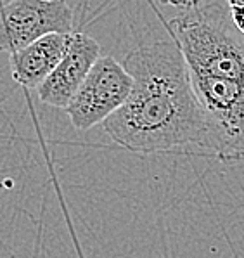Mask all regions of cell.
<instances>
[{"label": "cell", "mask_w": 244, "mask_h": 258, "mask_svg": "<svg viewBox=\"0 0 244 258\" xmlns=\"http://www.w3.org/2000/svg\"><path fill=\"white\" fill-rule=\"evenodd\" d=\"M229 7H244V0H225Z\"/></svg>", "instance_id": "obj_8"}, {"label": "cell", "mask_w": 244, "mask_h": 258, "mask_svg": "<svg viewBox=\"0 0 244 258\" xmlns=\"http://www.w3.org/2000/svg\"><path fill=\"white\" fill-rule=\"evenodd\" d=\"M163 4H168V6H173V7H180V9H192V7L199 6L203 4V0H159Z\"/></svg>", "instance_id": "obj_7"}, {"label": "cell", "mask_w": 244, "mask_h": 258, "mask_svg": "<svg viewBox=\"0 0 244 258\" xmlns=\"http://www.w3.org/2000/svg\"><path fill=\"white\" fill-rule=\"evenodd\" d=\"M73 33H50L11 54V75L25 89H38L66 54Z\"/></svg>", "instance_id": "obj_5"}, {"label": "cell", "mask_w": 244, "mask_h": 258, "mask_svg": "<svg viewBox=\"0 0 244 258\" xmlns=\"http://www.w3.org/2000/svg\"><path fill=\"white\" fill-rule=\"evenodd\" d=\"M66 0H11L0 9V52L14 54L50 33H71Z\"/></svg>", "instance_id": "obj_3"}, {"label": "cell", "mask_w": 244, "mask_h": 258, "mask_svg": "<svg viewBox=\"0 0 244 258\" xmlns=\"http://www.w3.org/2000/svg\"><path fill=\"white\" fill-rule=\"evenodd\" d=\"M229 14L234 26L244 37V7H229Z\"/></svg>", "instance_id": "obj_6"}, {"label": "cell", "mask_w": 244, "mask_h": 258, "mask_svg": "<svg viewBox=\"0 0 244 258\" xmlns=\"http://www.w3.org/2000/svg\"><path fill=\"white\" fill-rule=\"evenodd\" d=\"M132 77L111 55H102L89 71L69 104L66 114L76 130H89L104 123L127 102Z\"/></svg>", "instance_id": "obj_2"}, {"label": "cell", "mask_w": 244, "mask_h": 258, "mask_svg": "<svg viewBox=\"0 0 244 258\" xmlns=\"http://www.w3.org/2000/svg\"><path fill=\"white\" fill-rule=\"evenodd\" d=\"M132 90L123 106L104 121L121 148L161 153L199 146L204 118L182 50L175 42H154L132 50L123 61Z\"/></svg>", "instance_id": "obj_1"}, {"label": "cell", "mask_w": 244, "mask_h": 258, "mask_svg": "<svg viewBox=\"0 0 244 258\" xmlns=\"http://www.w3.org/2000/svg\"><path fill=\"white\" fill-rule=\"evenodd\" d=\"M101 45L85 33H73L69 47L52 73L37 89L38 99L47 106L66 109L73 95L101 57Z\"/></svg>", "instance_id": "obj_4"}]
</instances>
